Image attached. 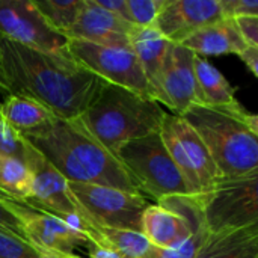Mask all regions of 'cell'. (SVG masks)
<instances>
[{
    "label": "cell",
    "instance_id": "obj_1",
    "mask_svg": "<svg viewBox=\"0 0 258 258\" xmlns=\"http://www.w3.org/2000/svg\"><path fill=\"white\" fill-rule=\"evenodd\" d=\"M3 92L30 97L59 119L79 118L100 95L106 82L68 53H45L0 38Z\"/></svg>",
    "mask_w": 258,
    "mask_h": 258
},
{
    "label": "cell",
    "instance_id": "obj_2",
    "mask_svg": "<svg viewBox=\"0 0 258 258\" xmlns=\"http://www.w3.org/2000/svg\"><path fill=\"white\" fill-rule=\"evenodd\" d=\"M27 142L70 183L98 184L139 194L119 160L77 119H56Z\"/></svg>",
    "mask_w": 258,
    "mask_h": 258
},
{
    "label": "cell",
    "instance_id": "obj_3",
    "mask_svg": "<svg viewBox=\"0 0 258 258\" xmlns=\"http://www.w3.org/2000/svg\"><path fill=\"white\" fill-rule=\"evenodd\" d=\"M183 118L207 147L221 178L258 171V116L245 107L222 110L192 106Z\"/></svg>",
    "mask_w": 258,
    "mask_h": 258
},
{
    "label": "cell",
    "instance_id": "obj_4",
    "mask_svg": "<svg viewBox=\"0 0 258 258\" xmlns=\"http://www.w3.org/2000/svg\"><path fill=\"white\" fill-rule=\"evenodd\" d=\"M165 113L157 101L106 83L97 100L76 119L116 157L124 144L157 133Z\"/></svg>",
    "mask_w": 258,
    "mask_h": 258
},
{
    "label": "cell",
    "instance_id": "obj_5",
    "mask_svg": "<svg viewBox=\"0 0 258 258\" xmlns=\"http://www.w3.org/2000/svg\"><path fill=\"white\" fill-rule=\"evenodd\" d=\"M116 159L141 195L147 194L156 201L168 197L192 195L169 157L159 132L124 144L118 150Z\"/></svg>",
    "mask_w": 258,
    "mask_h": 258
},
{
    "label": "cell",
    "instance_id": "obj_6",
    "mask_svg": "<svg viewBox=\"0 0 258 258\" xmlns=\"http://www.w3.org/2000/svg\"><path fill=\"white\" fill-rule=\"evenodd\" d=\"M159 135L192 195L209 194L221 180V174L200 135L183 116L168 112Z\"/></svg>",
    "mask_w": 258,
    "mask_h": 258
},
{
    "label": "cell",
    "instance_id": "obj_7",
    "mask_svg": "<svg viewBox=\"0 0 258 258\" xmlns=\"http://www.w3.org/2000/svg\"><path fill=\"white\" fill-rule=\"evenodd\" d=\"M209 233L258 225V171L234 178H221L203 195Z\"/></svg>",
    "mask_w": 258,
    "mask_h": 258
},
{
    "label": "cell",
    "instance_id": "obj_8",
    "mask_svg": "<svg viewBox=\"0 0 258 258\" xmlns=\"http://www.w3.org/2000/svg\"><path fill=\"white\" fill-rule=\"evenodd\" d=\"M32 171V195L26 206L54 215L85 231L94 243H101L89 215L73 197L68 181L33 148L27 163Z\"/></svg>",
    "mask_w": 258,
    "mask_h": 258
},
{
    "label": "cell",
    "instance_id": "obj_9",
    "mask_svg": "<svg viewBox=\"0 0 258 258\" xmlns=\"http://www.w3.org/2000/svg\"><path fill=\"white\" fill-rule=\"evenodd\" d=\"M67 53L106 83L154 100L142 67L130 47H110L80 39H68Z\"/></svg>",
    "mask_w": 258,
    "mask_h": 258
},
{
    "label": "cell",
    "instance_id": "obj_10",
    "mask_svg": "<svg viewBox=\"0 0 258 258\" xmlns=\"http://www.w3.org/2000/svg\"><path fill=\"white\" fill-rule=\"evenodd\" d=\"M70 190L98 228L141 231V221L148 201L141 194L115 187L70 183Z\"/></svg>",
    "mask_w": 258,
    "mask_h": 258
},
{
    "label": "cell",
    "instance_id": "obj_11",
    "mask_svg": "<svg viewBox=\"0 0 258 258\" xmlns=\"http://www.w3.org/2000/svg\"><path fill=\"white\" fill-rule=\"evenodd\" d=\"M26 242L42 257L88 258L92 239L70 222L27 207L21 216Z\"/></svg>",
    "mask_w": 258,
    "mask_h": 258
},
{
    "label": "cell",
    "instance_id": "obj_12",
    "mask_svg": "<svg viewBox=\"0 0 258 258\" xmlns=\"http://www.w3.org/2000/svg\"><path fill=\"white\" fill-rule=\"evenodd\" d=\"M0 38L45 53L67 50L68 38L54 32L33 0H0Z\"/></svg>",
    "mask_w": 258,
    "mask_h": 258
},
{
    "label": "cell",
    "instance_id": "obj_13",
    "mask_svg": "<svg viewBox=\"0 0 258 258\" xmlns=\"http://www.w3.org/2000/svg\"><path fill=\"white\" fill-rule=\"evenodd\" d=\"M194 59V51L171 42L163 62L159 104L174 110V115L178 116H183L192 106L200 104Z\"/></svg>",
    "mask_w": 258,
    "mask_h": 258
},
{
    "label": "cell",
    "instance_id": "obj_14",
    "mask_svg": "<svg viewBox=\"0 0 258 258\" xmlns=\"http://www.w3.org/2000/svg\"><path fill=\"white\" fill-rule=\"evenodd\" d=\"M219 0H165L154 27L172 44H183L200 29L222 20Z\"/></svg>",
    "mask_w": 258,
    "mask_h": 258
},
{
    "label": "cell",
    "instance_id": "obj_15",
    "mask_svg": "<svg viewBox=\"0 0 258 258\" xmlns=\"http://www.w3.org/2000/svg\"><path fill=\"white\" fill-rule=\"evenodd\" d=\"M135 27L101 8L95 0H83L82 11L67 33V38L98 45L130 47V33Z\"/></svg>",
    "mask_w": 258,
    "mask_h": 258
},
{
    "label": "cell",
    "instance_id": "obj_16",
    "mask_svg": "<svg viewBox=\"0 0 258 258\" xmlns=\"http://www.w3.org/2000/svg\"><path fill=\"white\" fill-rule=\"evenodd\" d=\"M171 42L154 27H135L130 33V48L136 54L154 101L159 103L160 74Z\"/></svg>",
    "mask_w": 258,
    "mask_h": 258
},
{
    "label": "cell",
    "instance_id": "obj_17",
    "mask_svg": "<svg viewBox=\"0 0 258 258\" xmlns=\"http://www.w3.org/2000/svg\"><path fill=\"white\" fill-rule=\"evenodd\" d=\"M180 45L189 48L201 57L239 54L248 47L239 33L236 21L230 18H222L213 24L200 29Z\"/></svg>",
    "mask_w": 258,
    "mask_h": 258
},
{
    "label": "cell",
    "instance_id": "obj_18",
    "mask_svg": "<svg viewBox=\"0 0 258 258\" xmlns=\"http://www.w3.org/2000/svg\"><path fill=\"white\" fill-rule=\"evenodd\" d=\"M2 119L23 138H30L45 132L57 118L36 100L12 94L2 103Z\"/></svg>",
    "mask_w": 258,
    "mask_h": 258
},
{
    "label": "cell",
    "instance_id": "obj_19",
    "mask_svg": "<svg viewBox=\"0 0 258 258\" xmlns=\"http://www.w3.org/2000/svg\"><path fill=\"white\" fill-rule=\"evenodd\" d=\"M194 70L198 83L200 106L222 110H239L243 107L236 98L234 88L210 60L195 54Z\"/></svg>",
    "mask_w": 258,
    "mask_h": 258
},
{
    "label": "cell",
    "instance_id": "obj_20",
    "mask_svg": "<svg viewBox=\"0 0 258 258\" xmlns=\"http://www.w3.org/2000/svg\"><path fill=\"white\" fill-rule=\"evenodd\" d=\"M195 258H258V225L209 233Z\"/></svg>",
    "mask_w": 258,
    "mask_h": 258
},
{
    "label": "cell",
    "instance_id": "obj_21",
    "mask_svg": "<svg viewBox=\"0 0 258 258\" xmlns=\"http://www.w3.org/2000/svg\"><path fill=\"white\" fill-rule=\"evenodd\" d=\"M0 190L12 201L27 204L32 195V171L17 159L0 156Z\"/></svg>",
    "mask_w": 258,
    "mask_h": 258
},
{
    "label": "cell",
    "instance_id": "obj_22",
    "mask_svg": "<svg viewBox=\"0 0 258 258\" xmlns=\"http://www.w3.org/2000/svg\"><path fill=\"white\" fill-rule=\"evenodd\" d=\"M33 5L54 32L67 36L82 11L83 0H33Z\"/></svg>",
    "mask_w": 258,
    "mask_h": 258
},
{
    "label": "cell",
    "instance_id": "obj_23",
    "mask_svg": "<svg viewBox=\"0 0 258 258\" xmlns=\"http://www.w3.org/2000/svg\"><path fill=\"white\" fill-rule=\"evenodd\" d=\"M101 243L113 248L122 258H142L151 246L141 231L98 228Z\"/></svg>",
    "mask_w": 258,
    "mask_h": 258
},
{
    "label": "cell",
    "instance_id": "obj_24",
    "mask_svg": "<svg viewBox=\"0 0 258 258\" xmlns=\"http://www.w3.org/2000/svg\"><path fill=\"white\" fill-rule=\"evenodd\" d=\"M32 151L33 147L27 142V139L17 133L3 119H0V156L12 157L27 163Z\"/></svg>",
    "mask_w": 258,
    "mask_h": 258
},
{
    "label": "cell",
    "instance_id": "obj_25",
    "mask_svg": "<svg viewBox=\"0 0 258 258\" xmlns=\"http://www.w3.org/2000/svg\"><path fill=\"white\" fill-rule=\"evenodd\" d=\"M209 236L207 227L200 228L195 231L186 242H183L177 248H157L150 246L148 251L144 254L142 258H195L198 249L201 248L203 242Z\"/></svg>",
    "mask_w": 258,
    "mask_h": 258
},
{
    "label": "cell",
    "instance_id": "obj_26",
    "mask_svg": "<svg viewBox=\"0 0 258 258\" xmlns=\"http://www.w3.org/2000/svg\"><path fill=\"white\" fill-rule=\"evenodd\" d=\"M29 206L0 197V231L26 240L21 216Z\"/></svg>",
    "mask_w": 258,
    "mask_h": 258
},
{
    "label": "cell",
    "instance_id": "obj_27",
    "mask_svg": "<svg viewBox=\"0 0 258 258\" xmlns=\"http://www.w3.org/2000/svg\"><path fill=\"white\" fill-rule=\"evenodd\" d=\"M130 23L136 27L154 26L165 0H125Z\"/></svg>",
    "mask_w": 258,
    "mask_h": 258
},
{
    "label": "cell",
    "instance_id": "obj_28",
    "mask_svg": "<svg viewBox=\"0 0 258 258\" xmlns=\"http://www.w3.org/2000/svg\"><path fill=\"white\" fill-rule=\"evenodd\" d=\"M0 258H42L26 240L0 231Z\"/></svg>",
    "mask_w": 258,
    "mask_h": 258
},
{
    "label": "cell",
    "instance_id": "obj_29",
    "mask_svg": "<svg viewBox=\"0 0 258 258\" xmlns=\"http://www.w3.org/2000/svg\"><path fill=\"white\" fill-rule=\"evenodd\" d=\"M224 18L236 20L240 17H258L257 0H219Z\"/></svg>",
    "mask_w": 258,
    "mask_h": 258
},
{
    "label": "cell",
    "instance_id": "obj_30",
    "mask_svg": "<svg viewBox=\"0 0 258 258\" xmlns=\"http://www.w3.org/2000/svg\"><path fill=\"white\" fill-rule=\"evenodd\" d=\"M234 21L246 45L258 47V17H240Z\"/></svg>",
    "mask_w": 258,
    "mask_h": 258
},
{
    "label": "cell",
    "instance_id": "obj_31",
    "mask_svg": "<svg viewBox=\"0 0 258 258\" xmlns=\"http://www.w3.org/2000/svg\"><path fill=\"white\" fill-rule=\"evenodd\" d=\"M101 8H104L106 11L118 15L119 18H122L124 21L130 23V15L127 11V5L125 0H95ZM132 24V23H130Z\"/></svg>",
    "mask_w": 258,
    "mask_h": 258
},
{
    "label": "cell",
    "instance_id": "obj_32",
    "mask_svg": "<svg viewBox=\"0 0 258 258\" xmlns=\"http://www.w3.org/2000/svg\"><path fill=\"white\" fill-rule=\"evenodd\" d=\"M243 63L246 65V68L249 70L251 74H254L255 77L258 76V47H246L243 51H240L237 54Z\"/></svg>",
    "mask_w": 258,
    "mask_h": 258
},
{
    "label": "cell",
    "instance_id": "obj_33",
    "mask_svg": "<svg viewBox=\"0 0 258 258\" xmlns=\"http://www.w3.org/2000/svg\"><path fill=\"white\" fill-rule=\"evenodd\" d=\"M88 258H122L113 248L104 243H94L89 251H88Z\"/></svg>",
    "mask_w": 258,
    "mask_h": 258
},
{
    "label": "cell",
    "instance_id": "obj_34",
    "mask_svg": "<svg viewBox=\"0 0 258 258\" xmlns=\"http://www.w3.org/2000/svg\"><path fill=\"white\" fill-rule=\"evenodd\" d=\"M0 197H5V198H8V197H6V195H5V194L2 192V190H0Z\"/></svg>",
    "mask_w": 258,
    "mask_h": 258
},
{
    "label": "cell",
    "instance_id": "obj_35",
    "mask_svg": "<svg viewBox=\"0 0 258 258\" xmlns=\"http://www.w3.org/2000/svg\"><path fill=\"white\" fill-rule=\"evenodd\" d=\"M0 119H2V103H0Z\"/></svg>",
    "mask_w": 258,
    "mask_h": 258
},
{
    "label": "cell",
    "instance_id": "obj_36",
    "mask_svg": "<svg viewBox=\"0 0 258 258\" xmlns=\"http://www.w3.org/2000/svg\"><path fill=\"white\" fill-rule=\"evenodd\" d=\"M42 258H67V257H42Z\"/></svg>",
    "mask_w": 258,
    "mask_h": 258
},
{
    "label": "cell",
    "instance_id": "obj_37",
    "mask_svg": "<svg viewBox=\"0 0 258 258\" xmlns=\"http://www.w3.org/2000/svg\"><path fill=\"white\" fill-rule=\"evenodd\" d=\"M0 89L3 91V85H2V80H0Z\"/></svg>",
    "mask_w": 258,
    "mask_h": 258
},
{
    "label": "cell",
    "instance_id": "obj_38",
    "mask_svg": "<svg viewBox=\"0 0 258 258\" xmlns=\"http://www.w3.org/2000/svg\"><path fill=\"white\" fill-rule=\"evenodd\" d=\"M0 80H2V79H0ZM2 85H3V83H2Z\"/></svg>",
    "mask_w": 258,
    "mask_h": 258
}]
</instances>
